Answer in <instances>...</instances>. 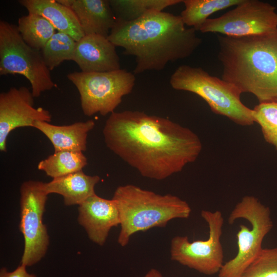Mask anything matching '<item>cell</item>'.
I'll return each instance as SVG.
<instances>
[{
  "label": "cell",
  "instance_id": "obj_24",
  "mask_svg": "<svg viewBox=\"0 0 277 277\" xmlns=\"http://www.w3.org/2000/svg\"><path fill=\"white\" fill-rule=\"evenodd\" d=\"M252 116L265 140L277 150V101L259 103L252 109Z\"/></svg>",
  "mask_w": 277,
  "mask_h": 277
},
{
  "label": "cell",
  "instance_id": "obj_22",
  "mask_svg": "<svg viewBox=\"0 0 277 277\" xmlns=\"http://www.w3.org/2000/svg\"><path fill=\"white\" fill-rule=\"evenodd\" d=\"M17 27L25 42L39 50L56 32L55 29L45 18L34 13L19 17Z\"/></svg>",
  "mask_w": 277,
  "mask_h": 277
},
{
  "label": "cell",
  "instance_id": "obj_1",
  "mask_svg": "<svg viewBox=\"0 0 277 277\" xmlns=\"http://www.w3.org/2000/svg\"><path fill=\"white\" fill-rule=\"evenodd\" d=\"M103 134L111 151L142 176L155 180L181 172L202 149L200 138L190 129L140 111L112 113Z\"/></svg>",
  "mask_w": 277,
  "mask_h": 277
},
{
  "label": "cell",
  "instance_id": "obj_8",
  "mask_svg": "<svg viewBox=\"0 0 277 277\" xmlns=\"http://www.w3.org/2000/svg\"><path fill=\"white\" fill-rule=\"evenodd\" d=\"M67 77L77 88L83 112L88 116L114 112L135 83L134 74L122 69L104 72L75 71Z\"/></svg>",
  "mask_w": 277,
  "mask_h": 277
},
{
  "label": "cell",
  "instance_id": "obj_12",
  "mask_svg": "<svg viewBox=\"0 0 277 277\" xmlns=\"http://www.w3.org/2000/svg\"><path fill=\"white\" fill-rule=\"evenodd\" d=\"M34 96L28 88L12 87L0 94V151L6 152L7 140L13 130L33 127L37 122L50 123L52 115L42 107H34Z\"/></svg>",
  "mask_w": 277,
  "mask_h": 277
},
{
  "label": "cell",
  "instance_id": "obj_13",
  "mask_svg": "<svg viewBox=\"0 0 277 277\" xmlns=\"http://www.w3.org/2000/svg\"><path fill=\"white\" fill-rule=\"evenodd\" d=\"M78 222L86 230L89 239L103 246L111 229L120 225L118 211L115 202L91 195L79 205Z\"/></svg>",
  "mask_w": 277,
  "mask_h": 277
},
{
  "label": "cell",
  "instance_id": "obj_20",
  "mask_svg": "<svg viewBox=\"0 0 277 277\" xmlns=\"http://www.w3.org/2000/svg\"><path fill=\"white\" fill-rule=\"evenodd\" d=\"M243 0H183L185 9L180 15L185 25L199 31L213 13L235 6Z\"/></svg>",
  "mask_w": 277,
  "mask_h": 277
},
{
  "label": "cell",
  "instance_id": "obj_15",
  "mask_svg": "<svg viewBox=\"0 0 277 277\" xmlns=\"http://www.w3.org/2000/svg\"><path fill=\"white\" fill-rule=\"evenodd\" d=\"M75 13L86 35L97 34L108 37L116 17L109 0H57Z\"/></svg>",
  "mask_w": 277,
  "mask_h": 277
},
{
  "label": "cell",
  "instance_id": "obj_16",
  "mask_svg": "<svg viewBox=\"0 0 277 277\" xmlns=\"http://www.w3.org/2000/svg\"><path fill=\"white\" fill-rule=\"evenodd\" d=\"M28 13H34L45 18L58 32L67 34L77 42L85 34L74 12L57 1L20 0Z\"/></svg>",
  "mask_w": 277,
  "mask_h": 277
},
{
  "label": "cell",
  "instance_id": "obj_26",
  "mask_svg": "<svg viewBox=\"0 0 277 277\" xmlns=\"http://www.w3.org/2000/svg\"><path fill=\"white\" fill-rule=\"evenodd\" d=\"M0 277H37L34 274L28 273L26 270V266L21 264L14 270L9 272L3 267L0 270Z\"/></svg>",
  "mask_w": 277,
  "mask_h": 277
},
{
  "label": "cell",
  "instance_id": "obj_4",
  "mask_svg": "<svg viewBox=\"0 0 277 277\" xmlns=\"http://www.w3.org/2000/svg\"><path fill=\"white\" fill-rule=\"evenodd\" d=\"M112 199L118 211L117 242L122 247L137 232L164 227L173 219L188 218L191 212L189 204L176 195L157 194L132 184L117 187Z\"/></svg>",
  "mask_w": 277,
  "mask_h": 277
},
{
  "label": "cell",
  "instance_id": "obj_3",
  "mask_svg": "<svg viewBox=\"0 0 277 277\" xmlns=\"http://www.w3.org/2000/svg\"><path fill=\"white\" fill-rule=\"evenodd\" d=\"M222 78L259 103L277 101V30L244 36L218 35Z\"/></svg>",
  "mask_w": 277,
  "mask_h": 277
},
{
  "label": "cell",
  "instance_id": "obj_19",
  "mask_svg": "<svg viewBox=\"0 0 277 277\" xmlns=\"http://www.w3.org/2000/svg\"><path fill=\"white\" fill-rule=\"evenodd\" d=\"M87 164V159L83 152L61 151L40 161L37 168L55 179L82 170Z\"/></svg>",
  "mask_w": 277,
  "mask_h": 277
},
{
  "label": "cell",
  "instance_id": "obj_7",
  "mask_svg": "<svg viewBox=\"0 0 277 277\" xmlns=\"http://www.w3.org/2000/svg\"><path fill=\"white\" fill-rule=\"evenodd\" d=\"M19 74L29 81L34 97L54 86L41 51L23 40L17 26L0 21V75Z\"/></svg>",
  "mask_w": 277,
  "mask_h": 277
},
{
  "label": "cell",
  "instance_id": "obj_2",
  "mask_svg": "<svg viewBox=\"0 0 277 277\" xmlns=\"http://www.w3.org/2000/svg\"><path fill=\"white\" fill-rule=\"evenodd\" d=\"M196 31L186 28L180 15L150 11L133 21L116 19L108 38L124 54L134 56L133 73L138 74L190 56L202 43Z\"/></svg>",
  "mask_w": 277,
  "mask_h": 277
},
{
  "label": "cell",
  "instance_id": "obj_11",
  "mask_svg": "<svg viewBox=\"0 0 277 277\" xmlns=\"http://www.w3.org/2000/svg\"><path fill=\"white\" fill-rule=\"evenodd\" d=\"M275 6L258 0H243L220 17L208 18L201 26L202 33H218L230 36L265 34L277 30Z\"/></svg>",
  "mask_w": 277,
  "mask_h": 277
},
{
  "label": "cell",
  "instance_id": "obj_9",
  "mask_svg": "<svg viewBox=\"0 0 277 277\" xmlns=\"http://www.w3.org/2000/svg\"><path fill=\"white\" fill-rule=\"evenodd\" d=\"M201 215L209 228L207 239L191 242L187 236H175L171 241L170 258L203 274H218L224 264L221 243L223 215L219 210H202Z\"/></svg>",
  "mask_w": 277,
  "mask_h": 277
},
{
  "label": "cell",
  "instance_id": "obj_18",
  "mask_svg": "<svg viewBox=\"0 0 277 277\" xmlns=\"http://www.w3.org/2000/svg\"><path fill=\"white\" fill-rule=\"evenodd\" d=\"M100 180L98 175H89L81 170L53 179L51 181L45 183V187L48 194L61 195L65 205H80L95 193L94 187Z\"/></svg>",
  "mask_w": 277,
  "mask_h": 277
},
{
  "label": "cell",
  "instance_id": "obj_23",
  "mask_svg": "<svg viewBox=\"0 0 277 277\" xmlns=\"http://www.w3.org/2000/svg\"><path fill=\"white\" fill-rule=\"evenodd\" d=\"M76 44L69 35L56 32L41 50L48 69L51 71L65 61H73Z\"/></svg>",
  "mask_w": 277,
  "mask_h": 277
},
{
  "label": "cell",
  "instance_id": "obj_27",
  "mask_svg": "<svg viewBox=\"0 0 277 277\" xmlns=\"http://www.w3.org/2000/svg\"><path fill=\"white\" fill-rule=\"evenodd\" d=\"M138 277H164L161 272L155 269H150L144 275Z\"/></svg>",
  "mask_w": 277,
  "mask_h": 277
},
{
  "label": "cell",
  "instance_id": "obj_6",
  "mask_svg": "<svg viewBox=\"0 0 277 277\" xmlns=\"http://www.w3.org/2000/svg\"><path fill=\"white\" fill-rule=\"evenodd\" d=\"M240 219L247 220L250 228L240 225L236 233L238 252L224 264L218 277H241L262 250L263 240L273 227L270 209L252 195L242 197L230 212L228 222L232 224Z\"/></svg>",
  "mask_w": 277,
  "mask_h": 277
},
{
  "label": "cell",
  "instance_id": "obj_5",
  "mask_svg": "<svg viewBox=\"0 0 277 277\" xmlns=\"http://www.w3.org/2000/svg\"><path fill=\"white\" fill-rule=\"evenodd\" d=\"M169 82L175 90L197 94L206 102L213 112L238 125L251 126L254 123L252 109L242 102V93L238 88L210 75L201 67L181 65L172 74Z\"/></svg>",
  "mask_w": 277,
  "mask_h": 277
},
{
  "label": "cell",
  "instance_id": "obj_25",
  "mask_svg": "<svg viewBox=\"0 0 277 277\" xmlns=\"http://www.w3.org/2000/svg\"><path fill=\"white\" fill-rule=\"evenodd\" d=\"M245 271L257 277H277V246L263 248Z\"/></svg>",
  "mask_w": 277,
  "mask_h": 277
},
{
  "label": "cell",
  "instance_id": "obj_14",
  "mask_svg": "<svg viewBox=\"0 0 277 277\" xmlns=\"http://www.w3.org/2000/svg\"><path fill=\"white\" fill-rule=\"evenodd\" d=\"M115 47L107 37L86 35L76 42L73 61L85 73L119 70L120 57Z\"/></svg>",
  "mask_w": 277,
  "mask_h": 277
},
{
  "label": "cell",
  "instance_id": "obj_28",
  "mask_svg": "<svg viewBox=\"0 0 277 277\" xmlns=\"http://www.w3.org/2000/svg\"><path fill=\"white\" fill-rule=\"evenodd\" d=\"M241 277H257L255 275L248 271H244Z\"/></svg>",
  "mask_w": 277,
  "mask_h": 277
},
{
  "label": "cell",
  "instance_id": "obj_21",
  "mask_svg": "<svg viewBox=\"0 0 277 277\" xmlns=\"http://www.w3.org/2000/svg\"><path fill=\"white\" fill-rule=\"evenodd\" d=\"M116 19L123 22L136 20L150 11H163L182 0H109Z\"/></svg>",
  "mask_w": 277,
  "mask_h": 277
},
{
  "label": "cell",
  "instance_id": "obj_10",
  "mask_svg": "<svg viewBox=\"0 0 277 277\" xmlns=\"http://www.w3.org/2000/svg\"><path fill=\"white\" fill-rule=\"evenodd\" d=\"M45 183L29 180L20 188L21 221L19 230L24 239L22 264L26 267L38 262L46 254L49 235L43 216L48 194Z\"/></svg>",
  "mask_w": 277,
  "mask_h": 277
},
{
  "label": "cell",
  "instance_id": "obj_17",
  "mask_svg": "<svg viewBox=\"0 0 277 277\" xmlns=\"http://www.w3.org/2000/svg\"><path fill=\"white\" fill-rule=\"evenodd\" d=\"M95 126L92 120L78 122L68 125H55L46 122H37L33 127L42 132L52 143L54 152L85 151L88 133Z\"/></svg>",
  "mask_w": 277,
  "mask_h": 277
}]
</instances>
